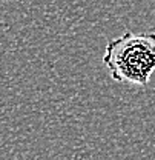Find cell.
Returning <instances> with one entry per match:
<instances>
[{
    "instance_id": "1",
    "label": "cell",
    "mask_w": 155,
    "mask_h": 160,
    "mask_svg": "<svg viewBox=\"0 0 155 160\" xmlns=\"http://www.w3.org/2000/svg\"><path fill=\"white\" fill-rule=\"evenodd\" d=\"M103 63L118 83L148 86L155 72V32L124 31L108 42Z\"/></svg>"
}]
</instances>
